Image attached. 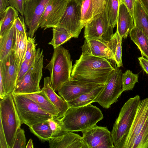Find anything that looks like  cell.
Listing matches in <instances>:
<instances>
[{
    "instance_id": "obj_16",
    "label": "cell",
    "mask_w": 148,
    "mask_h": 148,
    "mask_svg": "<svg viewBox=\"0 0 148 148\" xmlns=\"http://www.w3.org/2000/svg\"><path fill=\"white\" fill-rule=\"evenodd\" d=\"M148 116V97L140 101L123 148H131L134 140L143 128Z\"/></svg>"
},
{
    "instance_id": "obj_26",
    "label": "cell",
    "mask_w": 148,
    "mask_h": 148,
    "mask_svg": "<svg viewBox=\"0 0 148 148\" xmlns=\"http://www.w3.org/2000/svg\"><path fill=\"white\" fill-rule=\"evenodd\" d=\"M131 39L137 46L142 56L148 59V38L142 31L134 26L130 31Z\"/></svg>"
},
{
    "instance_id": "obj_35",
    "label": "cell",
    "mask_w": 148,
    "mask_h": 148,
    "mask_svg": "<svg viewBox=\"0 0 148 148\" xmlns=\"http://www.w3.org/2000/svg\"><path fill=\"white\" fill-rule=\"evenodd\" d=\"M48 121L52 131V137L61 136L68 132L63 130L60 119L53 117Z\"/></svg>"
},
{
    "instance_id": "obj_7",
    "label": "cell",
    "mask_w": 148,
    "mask_h": 148,
    "mask_svg": "<svg viewBox=\"0 0 148 148\" xmlns=\"http://www.w3.org/2000/svg\"><path fill=\"white\" fill-rule=\"evenodd\" d=\"M43 51L36 49L35 60L23 77L16 83L12 94H24L40 92V83L42 76Z\"/></svg>"
},
{
    "instance_id": "obj_37",
    "label": "cell",
    "mask_w": 148,
    "mask_h": 148,
    "mask_svg": "<svg viewBox=\"0 0 148 148\" xmlns=\"http://www.w3.org/2000/svg\"><path fill=\"white\" fill-rule=\"evenodd\" d=\"M26 146L25 131L20 127L17 131L12 148H25Z\"/></svg>"
},
{
    "instance_id": "obj_25",
    "label": "cell",
    "mask_w": 148,
    "mask_h": 148,
    "mask_svg": "<svg viewBox=\"0 0 148 148\" xmlns=\"http://www.w3.org/2000/svg\"><path fill=\"white\" fill-rule=\"evenodd\" d=\"M16 35V29L14 24L9 30L0 37V60L14 49Z\"/></svg>"
},
{
    "instance_id": "obj_40",
    "label": "cell",
    "mask_w": 148,
    "mask_h": 148,
    "mask_svg": "<svg viewBox=\"0 0 148 148\" xmlns=\"http://www.w3.org/2000/svg\"><path fill=\"white\" fill-rule=\"evenodd\" d=\"M10 6L14 8L23 16L24 6L26 0H8Z\"/></svg>"
},
{
    "instance_id": "obj_44",
    "label": "cell",
    "mask_w": 148,
    "mask_h": 148,
    "mask_svg": "<svg viewBox=\"0 0 148 148\" xmlns=\"http://www.w3.org/2000/svg\"><path fill=\"white\" fill-rule=\"evenodd\" d=\"M9 5L8 0H0V13L3 12Z\"/></svg>"
},
{
    "instance_id": "obj_21",
    "label": "cell",
    "mask_w": 148,
    "mask_h": 148,
    "mask_svg": "<svg viewBox=\"0 0 148 148\" xmlns=\"http://www.w3.org/2000/svg\"><path fill=\"white\" fill-rule=\"evenodd\" d=\"M22 95L34 101L42 109L52 116H58V111L43 90H41L38 92Z\"/></svg>"
},
{
    "instance_id": "obj_15",
    "label": "cell",
    "mask_w": 148,
    "mask_h": 148,
    "mask_svg": "<svg viewBox=\"0 0 148 148\" xmlns=\"http://www.w3.org/2000/svg\"><path fill=\"white\" fill-rule=\"evenodd\" d=\"M103 85H104L71 79L62 85L58 92L61 97L68 102Z\"/></svg>"
},
{
    "instance_id": "obj_10",
    "label": "cell",
    "mask_w": 148,
    "mask_h": 148,
    "mask_svg": "<svg viewBox=\"0 0 148 148\" xmlns=\"http://www.w3.org/2000/svg\"><path fill=\"white\" fill-rule=\"evenodd\" d=\"M49 0H26L23 16L29 31L28 36L33 38L39 27L40 23Z\"/></svg>"
},
{
    "instance_id": "obj_45",
    "label": "cell",
    "mask_w": 148,
    "mask_h": 148,
    "mask_svg": "<svg viewBox=\"0 0 148 148\" xmlns=\"http://www.w3.org/2000/svg\"><path fill=\"white\" fill-rule=\"evenodd\" d=\"M148 14V0H139Z\"/></svg>"
},
{
    "instance_id": "obj_36",
    "label": "cell",
    "mask_w": 148,
    "mask_h": 148,
    "mask_svg": "<svg viewBox=\"0 0 148 148\" xmlns=\"http://www.w3.org/2000/svg\"><path fill=\"white\" fill-rule=\"evenodd\" d=\"M35 38L27 37V46L24 60H29L34 58L36 55V46Z\"/></svg>"
},
{
    "instance_id": "obj_9",
    "label": "cell",
    "mask_w": 148,
    "mask_h": 148,
    "mask_svg": "<svg viewBox=\"0 0 148 148\" xmlns=\"http://www.w3.org/2000/svg\"><path fill=\"white\" fill-rule=\"evenodd\" d=\"M85 27V38L94 39L108 42L114 34V28L109 25L104 10L93 16Z\"/></svg>"
},
{
    "instance_id": "obj_3",
    "label": "cell",
    "mask_w": 148,
    "mask_h": 148,
    "mask_svg": "<svg viewBox=\"0 0 148 148\" xmlns=\"http://www.w3.org/2000/svg\"><path fill=\"white\" fill-rule=\"evenodd\" d=\"M72 68V60L69 51L61 46L54 49L51 60L45 68L49 72L51 83L55 92L71 79Z\"/></svg>"
},
{
    "instance_id": "obj_30",
    "label": "cell",
    "mask_w": 148,
    "mask_h": 148,
    "mask_svg": "<svg viewBox=\"0 0 148 148\" xmlns=\"http://www.w3.org/2000/svg\"><path fill=\"white\" fill-rule=\"evenodd\" d=\"M53 37L48 44L54 49L60 46L72 38V36L64 29L59 27L52 28Z\"/></svg>"
},
{
    "instance_id": "obj_39",
    "label": "cell",
    "mask_w": 148,
    "mask_h": 148,
    "mask_svg": "<svg viewBox=\"0 0 148 148\" xmlns=\"http://www.w3.org/2000/svg\"><path fill=\"white\" fill-rule=\"evenodd\" d=\"M106 0H92L93 17L104 11Z\"/></svg>"
},
{
    "instance_id": "obj_18",
    "label": "cell",
    "mask_w": 148,
    "mask_h": 148,
    "mask_svg": "<svg viewBox=\"0 0 148 148\" xmlns=\"http://www.w3.org/2000/svg\"><path fill=\"white\" fill-rule=\"evenodd\" d=\"M48 141L50 148H88L82 136L71 132L51 137Z\"/></svg>"
},
{
    "instance_id": "obj_2",
    "label": "cell",
    "mask_w": 148,
    "mask_h": 148,
    "mask_svg": "<svg viewBox=\"0 0 148 148\" xmlns=\"http://www.w3.org/2000/svg\"><path fill=\"white\" fill-rule=\"evenodd\" d=\"M103 118L101 110L90 103L69 107L60 118L63 130L67 132L82 131L96 125Z\"/></svg>"
},
{
    "instance_id": "obj_6",
    "label": "cell",
    "mask_w": 148,
    "mask_h": 148,
    "mask_svg": "<svg viewBox=\"0 0 148 148\" xmlns=\"http://www.w3.org/2000/svg\"><path fill=\"white\" fill-rule=\"evenodd\" d=\"M0 122L9 148H12L16 134L21 124L12 94L0 102Z\"/></svg>"
},
{
    "instance_id": "obj_47",
    "label": "cell",
    "mask_w": 148,
    "mask_h": 148,
    "mask_svg": "<svg viewBox=\"0 0 148 148\" xmlns=\"http://www.w3.org/2000/svg\"><path fill=\"white\" fill-rule=\"evenodd\" d=\"M78 3L82 5V3L84 0H73Z\"/></svg>"
},
{
    "instance_id": "obj_27",
    "label": "cell",
    "mask_w": 148,
    "mask_h": 148,
    "mask_svg": "<svg viewBox=\"0 0 148 148\" xmlns=\"http://www.w3.org/2000/svg\"><path fill=\"white\" fill-rule=\"evenodd\" d=\"M104 85L84 94L78 98L67 102L69 107L82 106L93 103V101L103 90Z\"/></svg>"
},
{
    "instance_id": "obj_31",
    "label": "cell",
    "mask_w": 148,
    "mask_h": 148,
    "mask_svg": "<svg viewBox=\"0 0 148 148\" xmlns=\"http://www.w3.org/2000/svg\"><path fill=\"white\" fill-rule=\"evenodd\" d=\"M120 0H106L104 10L109 25L114 28L116 25V18Z\"/></svg>"
},
{
    "instance_id": "obj_28",
    "label": "cell",
    "mask_w": 148,
    "mask_h": 148,
    "mask_svg": "<svg viewBox=\"0 0 148 148\" xmlns=\"http://www.w3.org/2000/svg\"><path fill=\"white\" fill-rule=\"evenodd\" d=\"M122 38L116 31L108 42L109 47L114 55V61L118 68L123 66L122 59Z\"/></svg>"
},
{
    "instance_id": "obj_17",
    "label": "cell",
    "mask_w": 148,
    "mask_h": 148,
    "mask_svg": "<svg viewBox=\"0 0 148 148\" xmlns=\"http://www.w3.org/2000/svg\"><path fill=\"white\" fill-rule=\"evenodd\" d=\"M82 54L92 56L114 61L113 53L108 42L94 39L85 38Z\"/></svg>"
},
{
    "instance_id": "obj_19",
    "label": "cell",
    "mask_w": 148,
    "mask_h": 148,
    "mask_svg": "<svg viewBox=\"0 0 148 148\" xmlns=\"http://www.w3.org/2000/svg\"><path fill=\"white\" fill-rule=\"evenodd\" d=\"M116 31L122 38L126 39L134 26L133 17L123 3L120 2L116 18Z\"/></svg>"
},
{
    "instance_id": "obj_1",
    "label": "cell",
    "mask_w": 148,
    "mask_h": 148,
    "mask_svg": "<svg viewBox=\"0 0 148 148\" xmlns=\"http://www.w3.org/2000/svg\"><path fill=\"white\" fill-rule=\"evenodd\" d=\"M114 69L108 60L81 54L73 66L71 79L105 85Z\"/></svg>"
},
{
    "instance_id": "obj_29",
    "label": "cell",
    "mask_w": 148,
    "mask_h": 148,
    "mask_svg": "<svg viewBox=\"0 0 148 148\" xmlns=\"http://www.w3.org/2000/svg\"><path fill=\"white\" fill-rule=\"evenodd\" d=\"M29 129L42 141L48 140L52 137V131L48 120L35 124L29 127Z\"/></svg>"
},
{
    "instance_id": "obj_20",
    "label": "cell",
    "mask_w": 148,
    "mask_h": 148,
    "mask_svg": "<svg viewBox=\"0 0 148 148\" xmlns=\"http://www.w3.org/2000/svg\"><path fill=\"white\" fill-rule=\"evenodd\" d=\"M43 87L41 90L45 93L58 111V115L56 117L61 118L69 108L68 103L56 93L52 86L50 77H45Z\"/></svg>"
},
{
    "instance_id": "obj_8",
    "label": "cell",
    "mask_w": 148,
    "mask_h": 148,
    "mask_svg": "<svg viewBox=\"0 0 148 148\" xmlns=\"http://www.w3.org/2000/svg\"><path fill=\"white\" fill-rule=\"evenodd\" d=\"M118 68H115L110 74L103 90L93 101L106 109L118 101L123 92L122 89V73Z\"/></svg>"
},
{
    "instance_id": "obj_12",
    "label": "cell",
    "mask_w": 148,
    "mask_h": 148,
    "mask_svg": "<svg viewBox=\"0 0 148 148\" xmlns=\"http://www.w3.org/2000/svg\"><path fill=\"white\" fill-rule=\"evenodd\" d=\"M81 5L70 0L58 27L62 28L73 37L77 38L84 27L81 23Z\"/></svg>"
},
{
    "instance_id": "obj_46",
    "label": "cell",
    "mask_w": 148,
    "mask_h": 148,
    "mask_svg": "<svg viewBox=\"0 0 148 148\" xmlns=\"http://www.w3.org/2000/svg\"><path fill=\"white\" fill-rule=\"evenodd\" d=\"M34 148L32 140L31 139H29L26 148Z\"/></svg>"
},
{
    "instance_id": "obj_34",
    "label": "cell",
    "mask_w": 148,
    "mask_h": 148,
    "mask_svg": "<svg viewBox=\"0 0 148 148\" xmlns=\"http://www.w3.org/2000/svg\"><path fill=\"white\" fill-rule=\"evenodd\" d=\"M92 18V0H84L81 7V23L83 26Z\"/></svg>"
},
{
    "instance_id": "obj_33",
    "label": "cell",
    "mask_w": 148,
    "mask_h": 148,
    "mask_svg": "<svg viewBox=\"0 0 148 148\" xmlns=\"http://www.w3.org/2000/svg\"><path fill=\"white\" fill-rule=\"evenodd\" d=\"M138 74H134L130 70H127L122 73L121 80L123 91L132 90L136 83L138 82Z\"/></svg>"
},
{
    "instance_id": "obj_24",
    "label": "cell",
    "mask_w": 148,
    "mask_h": 148,
    "mask_svg": "<svg viewBox=\"0 0 148 148\" xmlns=\"http://www.w3.org/2000/svg\"><path fill=\"white\" fill-rule=\"evenodd\" d=\"M18 14V11L11 6L8 7L3 12L0 14V37L12 27Z\"/></svg>"
},
{
    "instance_id": "obj_22",
    "label": "cell",
    "mask_w": 148,
    "mask_h": 148,
    "mask_svg": "<svg viewBox=\"0 0 148 148\" xmlns=\"http://www.w3.org/2000/svg\"><path fill=\"white\" fill-rule=\"evenodd\" d=\"M133 17L134 26L142 31L148 38V14L139 0H135Z\"/></svg>"
},
{
    "instance_id": "obj_5",
    "label": "cell",
    "mask_w": 148,
    "mask_h": 148,
    "mask_svg": "<svg viewBox=\"0 0 148 148\" xmlns=\"http://www.w3.org/2000/svg\"><path fill=\"white\" fill-rule=\"evenodd\" d=\"M12 94L21 124H25L30 127L53 117L42 109L34 101L23 95Z\"/></svg>"
},
{
    "instance_id": "obj_32",
    "label": "cell",
    "mask_w": 148,
    "mask_h": 148,
    "mask_svg": "<svg viewBox=\"0 0 148 148\" xmlns=\"http://www.w3.org/2000/svg\"><path fill=\"white\" fill-rule=\"evenodd\" d=\"M131 148H148V116L141 131L135 138Z\"/></svg>"
},
{
    "instance_id": "obj_11",
    "label": "cell",
    "mask_w": 148,
    "mask_h": 148,
    "mask_svg": "<svg viewBox=\"0 0 148 148\" xmlns=\"http://www.w3.org/2000/svg\"><path fill=\"white\" fill-rule=\"evenodd\" d=\"M82 132L88 148H115L111 132L106 127L96 125Z\"/></svg>"
},
{
    "instance_id": "obj_23",
    "label": "cell",
    "mask_w": 148,
    "mask_h": 148,
    "mask_svg": "<svg viewBox=\"0 0 148 148\" xmlns=\"http://www.w3.org/2000/svg\"><path fill=\"white\" fill-rule=\"evenodd\" d=\"M16 35L13 49L16 62L18 74L25 58L26 50L27 37L26 33L21 32L16 29Z\"/></svg>"
},
{
    "instance_id": "obj_43",
    "label": "cell",
    "mask_w": 148,
    "mask_h": 148,
    "mask_svg": "<svg viewBox=\"0 0 148 148\" xmlns=\"http://www.w3.org/2000/svg\"><path fill=\"white\" fill-rule=\"evenodd\" d=\"M138 59L143 69L148 74V59L142 56L138 58Z\"/></svg>"
},
{
    "instance_id": "obj_42",
    "label": "cell",
    "mask_w": 148,
    "mask_h": 148,
    "mask_svg": "<svg viewBox=\"0 0 148 148\" xmlns=\"http://www.w3.org/2000/svg\"><path fill=\"white\" fill-rule=\"evenodd\" d=\"M135 0H120V2L123 3L133 16L134 3Z\"/></svg>"
},
{
    "instance_id": "obj_4",
    "label": "cell",
    "mask_w": 148,
    "mask_h": 148,
    "mask_svg": "<svg viewBox=\"0 0 148 148\" xmlns=\"http://www.w3.org/2000/svg\"><path fill=\"white\" fill-rule=\"evenodd\" d=\"M140 100L138 95L130 98L121 109L111 132L115 148H123Z\"/></svg>"
},
{
    "instance_id": "obj_38",
    "label": "cell",
    "mask_w": 148,
    "mask_h": 148,
    "mask_svg": "<svg viewBox=\"0 0 148 148\" xmlns=\"http://www.w3.org/2000/svg\"><path fill=\"white\" fill-rule=\"evenodd\" d=\"M35 57L34 58L29 60H23L18 74L16 83L23 77L34 64L35 61Z\"/></svg>"
},
{
    "instance_id": "obj_41",
    "label": "cell",
    "mask_w": 148,
    "mask_h": 148,
    "mask_svg": "<svg viewBox=\"0 0 148 148\" xmlns=\"http://www.w3.org/2000/svg\"><path fill=\"white\" fill-rule=\"evenodd\" d=\"M0 147L9 148L2 123L0 124Z\"/></svg>"
},
{
    "instance_id": "obj_14",
    "label": "cell",
    "mask_w": 148,
    "mask_h": 148,
    "mask_svg": "<svg viewBox=\"0 0 148 148\" xmlns=\"http://www.w3.org/2000/svg\"><path fill=\"white\" fill-rule=\"evenodd\" d=\"M18 76L17 64L14 49L0 60V78L1 79L6 96L14 90Z\"/></svg>"
},
{
    "instance_id": "obj_13",
    "label": "cell",
    "mask_w": 148,
    "mask_h": 148,
    "mask_svg": "<svg viewBox=\"0 0 148 148\" xmlns=\"http://www.w3.org/2000/svg\"><path fill=\"white\" fill-rule=\"evenodd\" d=\"M70 0H49L40 23L45 30L58 27Z\"/></svg>"
}]
</instances>
